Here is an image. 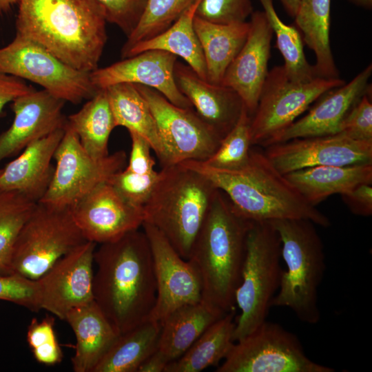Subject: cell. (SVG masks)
Instances as JSON below:
<instances>
[{"label":"cell","instance_id":"cell-14","mask_svg":"<svg viewBox=\"0 0 372 372\" xmlns=\"http://www.w3.org/2000/svg\"><path fill=\"white\" fill-rule=\"evenodd\" d=\"M96 243L86 241L59 258L37 280L41 309L65 320L68 312L94 301Z\"/></svg>","mask_w":372,"mask_h":372},{"label":"cell","instance_id":"cell-24","mask_svg":"<svg viewBox=\"0 0 372 372\" xmlns=\"http://www.w3.org/2000/svg\"><path fill=\"white\" fill-rule=\"evenodd\" d=\"M65 320L76 340L71 359L73 371L92 372L119 334L94 301L70 309Z\"/></svg>","mask_w":372,"mask_h":372},{"label":"cell","instance_id":"cell-28","mask_svg":"<svg viewBox=\"0 0 372 372\" xmlns=\"http://www.w3.org/2000/svg\"><path fill=\"white\" fill-rule=\"evenodd\" d=\"M201 1L196 0L166 30L134 44L121 54L122 59L147 50L165 51L183 59L200 78L207 80L205 61L194 27V19Z\"/></svg>","mask_w":372,"mask_h":372},{"label":"cell","instance_id":"cell-50","mask_svg":"<svg viewBox=\"0 0 372 372\" xmlns=\"http://www.w3.org/2000/svg\"><path fill=\"white\" fill-rule=\"evenodd\" d=\"M352 3L364 8L371 9L372 7V0H348Z\"/></svg>","mask_w":372,"mask_h":372},{"label":"cell","instance_id":"cell-4","mask_svg":"<svg viewBox=\"0 0 372 372\" xmlns=\"http://www.w3.org/2000/svg\"><path fill=\"white\" fill-rule=\"evenodd\" d=\"M251 223L218 189L187 259L198 276L201 300L224 313L234 310Z\"/></svg>","mask_w":372,"mask_h":372},{"label":"cell","instance_id":"cell-3","mask_svg":"<svg viewBox=\"0 0 372 372\" xmlns=\"http://www.w3.org/2000/svg\"><path fill=\"white\" fill-rule=\"evenodd\" d=\"M182 163L211 180L246 220L305 219L322 227L331 225L329 218L304 198L263 151L251 147L246 164L234 170L214 168L200 161Z\"/></svg>","mask_w":372,"mask_h":372},{"label":"cell","instance_id":"cell-48","mask_svg":"<svg viewBox=\"0 0 372 372\" xmlns=\"http://www.w3.org/2000/svg\"><path fill=\"white\" fill-rule=\"evenodd\" d=\"M285 11L289 15L294 17L298 7L300 0H280Z\"/></svg>","mask_w":372,"mask_h":372},{"label":"cell","instance_id":"cell-33","mask_svg":"<svg viewBox=\"0 0 372 372\" xmlns=\"http://www.w3.org/2000/svg\"><path fill=\"white\" fill-rule=\"evenodd\" d=\"M66 125L91 156H107L110 136L116 126L105 90H99L80 110L70 115Z\"/></svg>","mask_w":372,"mask_h":372},{"label":"cell","instance_id":"cell-2","mask_svg":"<svg viewBox=\"0 0 372 372\" xmlns=\"http://www.w3.org/2000/svg\"><path fill=\"white\" fill-rule=\"evenodd\" d=\"M17 34L58 59L90 73L107 41L106 17L97 0H19Z\"/></svg>","mask_w":372,"mask_h":372},{"label":"cell","instance_id":"cell-45","mask_svg":"<svg viewBox=\"0 0 372 372\" xmlns=\"http://www.w3.org/2000/svg\"><path fill=\"white\" fill-rule=\"evenodd\" d=\"M372 184H360L349 192L340 195L349 210L355 215L368 217L372 215Z\"/></svg>","mask_w":372,"mask_h":372},{"label":"cell","instance_id":"cell-10","mask_svg":"<svg viewBox=\"0 0 372 372\" xmlns=\"http://www.w3.org/2000/svg\"><path fill=\"white\" fill-rule=\"evenodd\" d=\"M216 372H333L311 360L294 333L265 320L236 341Z\"/></svg>","mask_w":372,"mask_h":372},{"label":"cell","instance_id":"cell-8","mask_svg":"<svg viewBox=\"0 0 372 372\" xmlns=\"http://www.w3.org/2000/svg\"><path fill=\"white\" fill-rule=\"evenodd\" d=\"M86 241L70 208L37 203L14 242L13 272L37 280L59 258Z\"/></svg>","mask_w":372,"mask_h":372},{"label":"cell","instance_id":"cell-17","mask_svg":"<svg viewBox=\"0 0 372 372\" xmlns=\"http://www.w3.org/2000/svg\"><path fill=\"white\" fill-rule=\"evenodd\" d=\"M87 241L103 244L138 229L144 222L143 208L127 203L107 182L102 183L70 207Z\"/></svg>","mask_w":372,"mask_h":372},{"label":"cell","instance_id":"cell-9","mask_svg":"<svg viewBox=\"0 0 372 372\" xmlns=\"http://www.w3.org/2000/svg\"><path fill=\"white\" fill-rule=\"evenodd\" d=\"M340 78L316 77L308 82H296L286 74L283 65L269 71L256 109L251 118V145L264 147L327 92L342 85Z\"/></svg>","mask_w":372,"mask_h":372},{"label":"cell","instance_id":"cell-20","mask_svg":"<svg viewBox=\"0 0 372 372\" xmlns=\"http://www.w3.org/2000/svg\"><path fill=\"white\" fill-rule=\"evenodd\" d=\"M249 23L246 41L227 69L221 84L237 92L252 116L269 72L273 33L263 11L253 12Z\"/></svg>","mask_w":372,"mask_h":372},{"label":"cell","instance_id":"cell-42","mask_svg":"<svg viewBox=\"0 0 372 372\" xmlns=\"http://www.w3.org/2000/svg\"><path fill=\"white\" fill-rule=\"evenodd\" d=\"M338 133L353 140L372 142V103L369 92L349 110Z\"/></svg>","mask_w":372,"mask_h":372},{"label":"cell","instance_id":"cell-25","mask_svg":"<svg viewBox=\"0 0 372 372\" xmlns=\"http://www.w3.org/2000/svg\"><path fill=\"white\" fill-rule=\"evenodd\" d=\"M285 176L316 207L331 195H342L360 184H372V163L316 166Z\"/></svg>","mask_w":372,"mask_h":372},{"label":"cell","instance_id":"cell-49","mask_svg":"<svg viewBox=\"0 0 372 372\" xmlns=\"http://www.w3.org/2000/svg\"><path fill=\"white\" fill-rule=\"evenodd\" d=\"M19 0H0V15L8 13Z\"/></svg>","mask_w":372,"mask_h":372},{"label":"cell","instance_id":"cell-19","mask_svg":"<svg viewBox=\"0 0 372 372\" xmlns=\"http://www.w3.org/2000/svg\"><path fill=\"white\" fill-rule=\"evenodd\" d=\"M10 127L0 134V162L17 155L28 145L57 130L64 128L65 101L45 90H35L15 99Z\"/></svg>","mask_w":372,"mask_h":372},{"label":"cell","instance_id":"cell-13","mask_svg":"<svg viewBox=\"0 0 372 372\" xmlns=\"http://www.w3.org/2000/svg\"><path fill=\"white\" fill-rule=\"evenodd\" d=\"M136 87L154 118L164 154L162 167L189 161H205L218 147L222 137L203 121L193 107H180L158 91Z\"/></svg>","mask_w":372,"mask_h":372},{"label":"cell","instance_id":"cell-51","mask_svg":"<svg viewBox=\"0 0 372 372\" xmlns=\"http://www.w3.org/2000/svg\"><path fill=\"white\" fill-rule=\"evenodd\" d=\"M2 169H0V174L1 173Z\"/></svg>","mask_w":372,"mask_h":372},{"label":"cell","instance_id":"cell-31","mask_svg":"<svg viewBox=\"0 0 372 372\" xmlns=\"http://www.w3.org/2000/svg\"><path fill=\"white\" fill-rule=\"evenodd\" d=\"M160 331L161 323L149 319L119 334L92 372H137L157 349Z\"/></svg>","mask_w":372,"mask_h":372},{"label":"cell","instance_id":"cell-27","mask_svg":"<svg viewBox=\"0 0 372 372\" xmlns=\"http://www.w3.org/2000/svg\"><path fill=\"white\" fill-rule=\"evenodd\" d=\"M225 313L202 300L176 308L159 322L158 351L169 362L178 358Z\"/></svg>","mask_w":372,"mask_h":372},{"label":"cell","instance_id":"cell-5","mask_svg":"<svg viewBox=\"0 0 372 372\" xmlns=\"http://www.w3.org/2000/svg\"><path fill=\"white\" fill-rule=\"evenodd\" d=\"M218 189L204 175L183 163L162 167L144 205V222L156 227L184 259Z\"/></svg>","mask_w":372,"mask_h":372},{"label":"cell","instance_id":"cell-7","mask_svg":"<svg viewBox=\"0 0 372 372\" xmlns=\"http://www.w3.org/2000/svg\"><path fill=\"white\" fill-rule=\"evenodd\" d=\"M280 239L271 222L251 221L240 282L235 293V303L240 309L235 320V342L266 320L280 287Z\"/></svg>","mask_w":372,"mask_h":372},{"label":"cell","instance_id":"cell-21","mask_svg":"<svg viewBox=\"0 0 372 372\" xmlns=\"http://www.w3.org/2000/svg\"><path fill=\"white\" fill-rule=\"evenodd\" d=\"M371 73L372 65L369 64L348 83L324 93L307 114L294 121L276 137L272 144L297 138L338 133L347 113L364 94L369 92V81Z\"/></svg>","mask_w":372,"mask_h":372},{"label":"cell","instance_id":"cell-41","mask_svg":"<svg viewBox=\"0 0 372 372\" xmlns=\"http://www.w3.org/2000/svg\"><path fill=\"white\" fill-rule=\"evenodd\" d=\"M253 12L251 0H202L196 15L217 23H231L245 21Z\"/></svg>","mask_w":372,"mask_h":372},{"label":"cell","instance_id":"cell-11","mask_svg":"<svg viewBox=\"0 0 372 372\" xmlns=\"http://www.w3.org/2000/svg\"><path fill=\"white\" fill-rule=\"evenodd\" d=\"M0 72L32 81L72 104L90 99L99 90L90 73L72 68L39 43L18 34L0 48Z\"/></svg>","mask_w":372,"mask_h":372},{"label":"cell","instance_id":"cell-29","mask_svg":"<svg viewBox=\"0 0 372 372\" xmlns=\"http://www.w3.org/2000/svg\"><path fill=\"white\" fill-rule=\"evenodd\" d=\"M331 0H300L295 26L304 43L313 51L317 77L339 78L330 45Z\"/></svg>","mask_w":372,"mask_h":372},{"label":"cell","instance_id":"cell-6","mask_svg":"<svg viewBox=\"0 0 372 372\" xmlns=\"http://www.w3.org/2000/svg\"><path fill=\"white\" fill-rule=\"evenodd\" d=\"M281 242L282 269L271 307H286L297 318L314 324L320 320L318 288L326 269L324 245L315 224L305 219L269 221Z\"/></svg>","mask_w":372,"mask_h":372},{"label":"cell","instance_id":"cell-39","mask_svg":"<svg viewBox=\"0 0 372 372\" xmlns=\"http://www.w3.org/2000/svg\"><path fill=\"white\" fill-rule=\"evenodd\" d=\"M159 177V172L137 174L125 168L114 174L107 181L132 205L143 208Z\"/></svg>","mask_w":372,"mask_h":372},{"label":"cell","instance_id":"cell-26","mask_svg":"<svg viewBox=\"0 0 372 372\" xmlns=\"http://www.w3.org/2000/svg\"><path fill=\"white\" fill-rule=\"evenodd\" d=\"M194 27L205 61L207 81L221 84L227 69L246 41L249 23H217L196 14Z\"/></svg>","mask_w":372,"mask_h":372},{"label":"cell","instance_id":"cell-36","mask_svg":"<svg viewBox=\"0 0 372 372\" xmlns=\"http://www.w3.org/2000/svg\"><path fill=\"white\" fill-rule=\"evenodd\" d=\"M196 0H147L143 14L127 36L121 54L134 44L169 28Z\"/></svg>","mask_w":372,"mask_h":372},{"label":"cell","instance_id":"cell-37","mask_svg":"<svg viewBox=\"0 0 372 372\" xmlns=\"http://www.w3.org/2000/svg\"><path fill=\"white\" fill-rule=\"evenodd\" d=\"M251 118L244 105L234 127L222 138L216 152L205 161L208 166L227 170L238 169L247 162L251 148Z\"/></svg>","mask_w":372,"mask_h":372},{"label":"cell","instance_id":"cell-16","mask_svg":"<svg viewBox=\"0 0 372 372\" xmlns=\"http://www.w3.org/2000/svg\"><path fill=\"white\" fill-rule=\"evenodd\" d=\"M149 242L156 284V300L150 320L161 322L176 308L201 300L197 273L154 226L143 223Z\"/></svg>","mask_w":372,"mask_h":372},{"label":"cell","instance_id":"cell-30","mask_svg":"<svg viewBox=\"0 0 372 372\" xmlns=\"http://www.w3.org/2000/svg\"><path fill=\"white\" fill-rule=\"evenodd\" d=\"M116 126H123L134 132L150 144L161 162L163 147L151 110L136 85L121 83L105 89Z\"/></svg>","mask_w":372,"mask_h":372},{"label":"cell","instance_id":"cell-47","mask_svg":"<svg viewBox=\"0 0 372 372\" xmlns=\"http://www.w3.org/2000/svg\"><path fill=\"white\" fill-rule=\"evenodd\" d=\"M169 362L156 349L142 363L137 372H165Z\"/></svg>","mask_w":372,"mask_h":372},{"label":"cell","instance_id":"cell-23","mask_svg":"<svg viewBox=\"0 0 372 372\" xmlns=\"http://www.w3.org/2000/svg\"><path fill=\"white\" fill-rule=\"evenodd\" d=\"M65 127L28 145L0 174V189L15 190L38 203L48 190L54 172V153Z\"/></svg>","mask_w":372,"mask_h":372},{"label":"cell","instance_id":"cell-32","mask_svg":"<svg viewBox=\"0 0 372 372\" xmlns=\"http://www.w3.org/2000/svg\"><path fill=\"white\" fill-rule=\"evenodd\" d=\"M234 316L233 310L211 324L180 357L167 364L165 372H200L218 365L235 342Z\"/></svg>","mask_w":372,"mask_h":372},{"label":"cell","instance_id":"cell-38","mask_svg":"<svg viewBox=\"0 0 372 372\" xmlns=\"http://www.w3.org/2000/svg\"><path fill=\"white\" fill-rule=\"evenodd\" d=\"M54 325V319L51 316H46L41 322L32 318L27 331V342L34 358L49 366L59 364L63 357Z\"/></svg>","mask_w":372,"mask_h":372},{"label":"cell","instance_id":"cell-18","mask_svg":"<svg viewBox=\"0 0 372 372\" xmlns=\"http://www.w3.org/2000/svg\"><path fill=\"white\" fill-rule=\"evenodd\" d=\"M176 61L177 56L172 53L159 50H147L107 67L98 68L90 73V79L97 90L117 83H131L158 91L176 106L192 107L176 83Z\"/></svg>","mask_w":372,"mask_h":372},{"label":"cell","instance_id":"cell-34","mask_svg":"<svg viewBox=\"0 0 372 372\" xmlns=\"http://www.w3.org/2000/svg\"><path fill=\"white\" fill-rule=\"evenodd\" d=\"M276 37V47L281 53L287 76L296 82H308L316 78L313 66L307 61L304 41L298 29L285 23L276 12L273 0H258Z\"/></svg>","mask_w":372,"mask_h":372},{"label":"cell","instance_id":"cell-1","mask_svg":"<svg viewBox=\"0 0 372 372\" xmlns=\"http://www.w3.org/2000/svg\"><path fill=\"white\" fill-rule=\"evenodd\" d=\"M94 301L118 334L149 319L156 284L149 240L136 229L95 251Z\"/></svg>","mask_w":372,"mask_h":372},{"label":"cell","instance_id":"cell-22","mask_svg":"<svg viewBox=\"0 0 372 372\" xmlns=\"http://www.w3.org/2000/svg\"><path fill=\"white\" fill-rule=\"evenodd\" d=\"M174 78L197 114L223 138L236 124L245 105L237 92L224 85L208 82L187 64L178 61Z\"/></svg>","mask_w":372,"mask_h":372},{"label":"cell","instance_id":"cell-35","mask_svg":"<svg viewBox=\"0 0 372 372\" xmlns=\"http://www.w3.org/2000/svg\"><path fill=\"white\" fill-rule=\"evenodd\" d=\"M37 204L19 192L0 189V275L14 273L11 265L12 248Z\"/></svg>","mask_w":372,"mask_h":372},{"label":"cell","instance_id":"cell-15","mask_svg":"<svg viewBox=\"0 0 372 372\" xmlns=\"http://www.w3.org/2000/svg\"><path fill=\"white\" fill-rule=\"evenodd\" d=\"M265 148L269 161L283 175L316 166L372 163V142L340 133L297 138Z\"/></svg>","mask_w":372,"mask_h":372},{"label":"cell","instance_id":"cell-43","mask_svg":"<svg viewBox=\"0 0 372 372\" xmlns=\"http://www.w3.org/2000/svg\"><path fill=\"white\" fill-rule=\"evenodd\" d=\"M104 9L107 22L117 25L129 36L137 25L147 0H97Z\"/></svg>","mask_w":372,"mask_h":372},{"label":"cell","instance_id":"cell-12","mask_svg":"<svg viewBox=\"0 0 372 372\" xmlns=\"http://www.w3.org/2000/svg\"><path fill=\"white\" fill-rule=\"evenodd\" d=\"M56 164L50 185L38 203L70 208L98 185L123 169L127 156L119 150L103 158L91 156L76 134L66 125L54 153Z\"/></svg>","mask_w":372,"mask_h":372},{"label":"cell","instance_id":"cell-40","mask_svg":"<svg viewBox=\"0 0 372 372\" xmlns=\"http://www.w3.org/2000/svg\"><path fill=\"white\" fill-rule=\"evenodd\" d=\"M0 300L12 302L32 311L41 310L37 280L17 273L0 275Z\"/></svg>","mask_w":372,"mask_h":372},{"label":"cell","instance_id":"cell-46","mask_svg":"<svg viewBox=\"0 0 372 372\" xmlns=\"http://www.w3.org/2000/svg\"><path fill=\"white\" fill-rule=\"evenodd\" d=\"M33 90L21 79L0 72V112L8 102Z\"/></svg>","mask_w":372,"mask_h":372},{"label":"cell","instance_id":"cell-44","mask_svg":"<svg viewBox=\"0 0 372 372\" xmlns=\"http://www.w3.org/2000/svg\"><path fill=\"white\" fill-rule=\"evenodd\" d=\"M132 145L130 158L125 169L137 174H149L155 172V161L151 155L152 147L142 136L129 132Z\"/></svg>","mask_w":372,"mask_h":372}]
</instances>
